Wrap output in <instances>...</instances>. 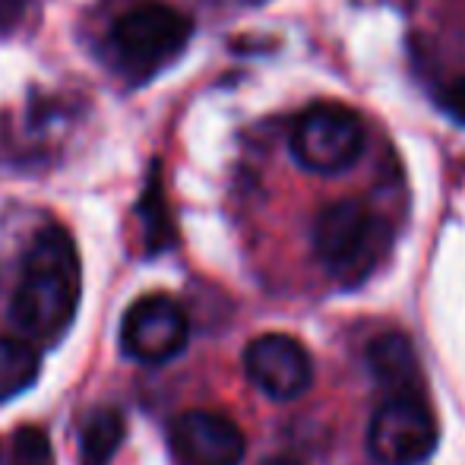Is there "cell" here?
<instances>
[{
  "mask_svg": "<svg viewBox=\"0 0 465 465\" xmlns=\"http://www.w3.org/2000/svg\"><path fill=\"white\" fill-rule=\"evenodd\" d=\"M42 373V351L23 336H0V405L32 390Z\"/></svg>",
  "mask_w": 465,
  "mask_h": 465,
  "instance_id": "11",
  "label": "cell"
},
{
  "mask_svg": "<svg viewBox=\"0 0 465 465\" xmlns=\"http://www.w3.org/2000/svg\"><path fill=\"white\" fill-rule=\"evenodd\" d=\"M25 16V0H0V35H13Z\"/></svg>",
  "mask_w": 465,
  "mask_h": 465,
  "instance_id": "15",
  "label": "cell"
},
{
  "mask_svg": "<svg viewBox=\"0 0 465 465\" xmlns=\"http://www.w3.org/2000/svg\"><path fill=\"white\" fill-rule=\"evenodd\" d=\"M260 465H304V462L294 460V456H270V460H263Z\"/></svg>",
  "mask_w": 465,
  "mask_h": 465,
  "instance_id": "16",
  "label": "cell"
},
{
  "mask_svg": "<svg viewBox=\"0 0 465 465\" xmlns=\"http://www.w3.org/2000/svg\"><path fill=\"white\" fill-rule=\"evenodd\" d=\"M313 253L342 285H358L377 270L380 257L390 247V232L383 219L358 200L330 203L313 219Z\"/></svg>",
  "mask_w": 465,
  "mask_h": 465,
  "instance_id": "3",
  "label": "cell"
},
{
  "mask_svg": "<svg viewBox=\"0 0 465 465\" xmlns=\"http://www.w3.org/2000/svg\"><path fill=\"white\" fill-rule=\"evenodd\" d=\"M10 465H57L54 447H51L48 430L35 428V424H25L13 437V460Z\"/></svg>",
  "mask_w": 465,
  "mask_h": 465,
  "instance_id": "13",
  "label": "cell"
},
{
  "mask_svg": "<svg viewBox=\"0 0 465 465\" xmlns=\"http://www.w3.org/2000/svg\"><path fill=\"white\" fill-rule=\"evenodd\" d=\"M193 19L162 0H140L114 16L104 51L127 86H146L187 51Z\"/></svg>",
  "mask_w": 465,
  "mask_h": 465,
  "instance_id": "2",
  "label": "cell"
},
{
  "mask_svg": "<svg viewBox=\"0 0 465 465\" xmlns=\"http://www.w3.org/2000/svg\"><path fill=\"white\" fill-rule=\"evenodd\" d=\"M124 434H127V421H124L121 409H114V405L93 409L80 428V462L108 465L117 450H121Z\"/></svg>",
  "mask_w": 465,
  "mask_h": 465,
  "instance_id": "12",
  "label": "cell"
},
{
  "mask_svg": "<svg viewBox=\"0 0 465 465\" xmlns=\"http://www.w3.org/2000/svg\"><path fill=\"white\" fill-rule=\"evenodd\" d=\"M368 368L380 386L392 396H418V358L415 349L399 332H383L368 345Z\"/></svg>",
  "mask_w": 465,
  "mask_h": 465,
  "instance_id": "9",
  "label": "cell"
},
{
  "mask_svg": "<svg viewBox=\"0 0 465 465\" xmlns=\"http://www.w3.org/2000/svg\"><path fill=\"white\" fill-rule=\"evenodd\" d=\"M244 371L251 383L276 402L304 396L313 383L311 351L285 332H266L253 339L244 349Z\"/></svg>",
  "mask_w": 465,
  "mask_h": 465,
  "instance_id": "7",
  "label": "cell"
},
{
  "mask_svg": "<svg viewBox=\"0 0 465 465\" xmlns=\"http://www.w3.org/2000/svg\"><path fill=\"white\" fill-rule=\"evenodd\" d=\"M368 447L383 465H418L437 450V421L421 396H392L371 418Z\"/></svg>",
  "mask_w": 465,
  "mask_h": 465,
  "instance_id": "6",
  "label": "cell"
},
{
  "mask_svg": "<svg viewBox=\"0 0 465 465\" xmlns=\"http://www.w3.org/2000/svg\"><path fill=\"white\" fill-rule=\"evenodd\" d=\"M190 342V320L181 301L165 292L136 298L121 320V351L130 361L165 364Z\"/></svg>",
  "mask_w": 465,
  "mask_h": 465,
  "instance_id": "5",
  "label": "cell"
},
{
  "mask_svg": "<svg viewBox=\"0 0 465 465\" xmlns=\"http://www.w3.org/2000/svg\"><path fill=\"white\" fill-rule=\"evenodd\" d=\"M136 215L143 222V241H146V253L155 257L162 251H172L178 232H174V219L172 209L165 200V187H162V162L155 159L149 165L146 184H143L140 203H136Z\"/></svg>",
  "mask_w": 465,
  "mask_h": 465,
  "instance_id": "10",
  "label": "cell"
},
{
  "mask_svg": "<svg viewBox=\"0 0 465 465\" xmlns=\"http://www.w3.org/2000/svg\"><path fill=\"white\" fill-rule=\"evenodd\" d=\"M168 443L181 465H241L247 453L244 430L222 411L190 409L168 428Z\"/></svg>",
  "mask_w": 465,
  "mask_h": 465,
  "instance_id": "8",
  "label": "cell"
},
{
  "mask_svg": "<svg viewBox=\"0 0 465 465\" xmlns=\"http://www.w3.org/2000/svg\"><path fill=\"white\" fill-rule=\"evenodd\" d=\"M292 155L313 174H342L364 153V121L339 102H317L294 117Z\"/></svg>",
  "mask_w": 465,
  "mask_h": 465,
  "instance_id": "4",
  "label": "cell"
},
{
  "mask_svg": "<svg viewBox=\"0 0 465 465\" xmlns=\"http://www.w3.org/2000/svg\"><path fill=\"white\" fill-rule=\"evenodd\" d=\"M251 4H263V0H251Z\"/></svg>",
  "mask_w": 465,
  "mask_h": 465,
  "instance_id": "17",
  "label": "cell"
},
{
  "mask_svg": "<svg viewBox=\"0 0 465 465\" xmlns=\"http://www.w3.org/2000/svg\"><path fill=\"white\" fill-rule=\"evenodd\" d=\"M83 294V266L74 234L45 222L23 253L10 298V323L35 345H51L74 326Z\"/></svg>",
  "mask_w": 465,
  "mask_h": 465,
  "instance_id": "1",
  "label": "cell"
},
{
  "mask_svg": "<svg viewBox=\"0 0 465 465\" xmlns=\"http://www.w3.org/2000/svg\"><path fill=\"white\" fill-rule=\"evenodd\" d=\"M437 104H440L443 114L453 117V124H462L465 127V76L453 80L450 86H443L440 95H437Z\"/></svg>",
  "mask_w": 465,
  "mask_h": 465,
  "instance_id": "14",
  "label": "cell"
}]
</instances>
